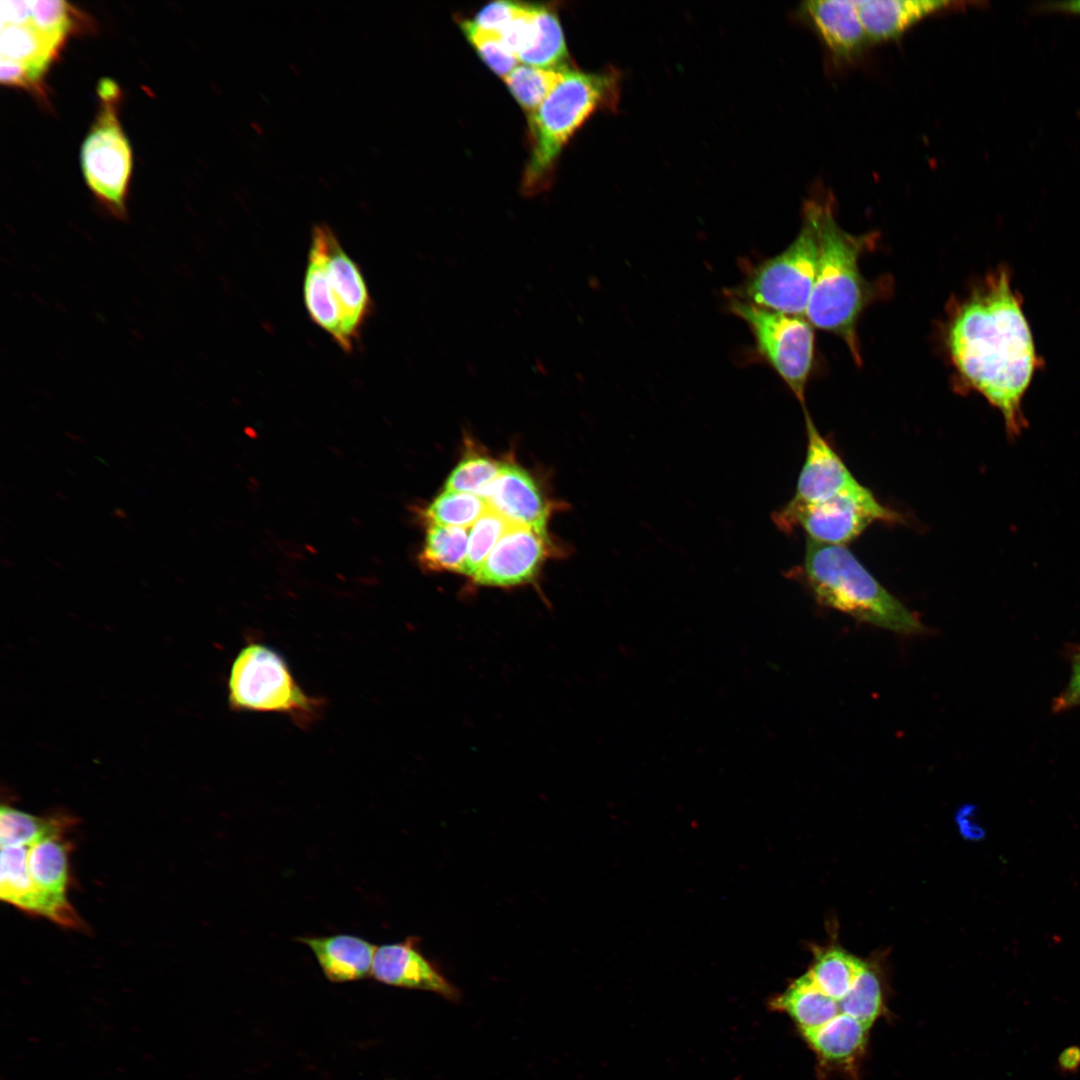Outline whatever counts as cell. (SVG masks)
I'll return each mask as SVG.
<instances>
[{
  "label": "cell",
  "mask_w": 1080,
  "mask_h": 1080,
  "mask_svg": "<svg viewBox=\"0 0 1080 1080\" xmlns=\"http://www.w3.org/2000/svg\"><path fill=\"white\" fill-rule=\"evenodd\" d=\"M371 975L387 985L431 991L449 1000L460 996L459 990L421 953L415 936L377 947Z\"/></svg>",
  "instance_id": "cell-13"
},
{
  "label": "cell",
  "mask_w": 1080,
  "mask_h": 1080,
  "mask_svg": "<svg viewBox=\"0 0 1080 1080\" xmlns=\"http://www.w3.org/2000/svg\"><path fill=\"white\" fill-rule=\"evenodd\" d=\"M898 519L897 513L882 505L859 482L816 504L787 503L774 516L777 527L784 531L800 526L810 540L841 546L854 540L876 521L895 522Z\"/></svg>",
  "instance_id": "cell-10"
},
{
  "label": "cell",
  "mask_w": 1080,
  "mask_h": 1080,
  "mask_svg": "<svg viewBox=\"0 0 1080 1080\" xmlns=\"http://www.w3.org/2000/svg\"><path fill=\"white\" fill-rule=\"evenodd\" d=\"M78 14L67 2L59 0L28 1V19L51 38L63 44L73 30Z\"/></svg>",
  "instance_id": "cell-33"
},
{
  "label": "cell",
  "mask_w": 1080,
  "mask_h": 1080,
  "mask_svg": "<svg viewBox=\"0 0 1080 1080\" xmlns=\"http://www.w3.org/2000/svg\"><path fill=\"white\" fill-rule=\"evenodd\" d=\"M871 1027L839 1013L826 1024L801 1031L817 1056L832 1064H850L865 1048Z\"/></svg>",
  "instance_id": "cell-20"
},
{
  "label": "cell",
  "mask_w": 1080,
  "mask_h": 1080,
  "mask_svg": "<svg viewBox=\"0 0 1080 1080\" xmlns=\"http://www.w3.org/2000/svg\"><path fill=\"white\" fill-rule=\"evenodd\" d=\"M1071 676L1066 688L1054 699L1052 709L1061 712L1080 706V645L1069 649Z\"/></svg>",
  "instance_id": "cell-35"
},
{
  "label": "cell",
  "mask_w": 1080,
  "mask_h": 1080,
  "mask_svg": "<svg viewBox=\"0 0 1080 1080\" xmlns=\"http://www.w3.org/2000/svg\"><path fill=\"white\" fill-rule=\"evenodd\" d=\"M947 347L961 385L1001 413L1008 436L1027 427L1023 399L1041 366L1022 299L999 266L955 309Z\"/></svg>",
  "instance_id": "cell-1"
},
{
  "label": "cell",
  "mask_w": 1080,
  "mask_h": 1080,
  "mask_svg": "<svg viewBox=\"0 0 1080 1080\" xmlns=\"http://www.w3.org/2000/svg\"><path fill=\"white\" fill-rule=\"evenodd\" d=\"M773 1006L790 1016L801 1031L820 1027L841 1013L839 1002L825 994L808 972L779 994Z\"/></svg>",
  "instance_id": "cell-21"
},
{
  "label": "cell",
  "mask_w": 1080,
  "mask_h": 1080,
  "mask_svg": "<svg viewBox=\"0 0 1080 1080\" xmlns=\"http://www.w3.org/2000/svg\"><path fill=\"white\" fill-rule=\"evenodd\" d=\"M524 65L540 68L569 67V55L558 17L543 6L538 18V34L532 47L517 57Z\"/></svg>",
  "instance_id": "cell-28"
},
{
  "label": "cell",
  "mask_w": 1080,
  "mask_h": 1080,
  "mask_svg": "<svg viewBox=\"0 0 1080 1080\" xmlns=\"http://www.w3.org/2000/svg\"><path fill=\"white\" fill-rule=\"evenodd\" d=\"M502 463L479 453L470 451L465 454L449 475L445 490L464 492L482 496L487 487L498 476Z\"/></svg>",
  "instance_id": "cell-30"
},
{
  "label": "cell",
  "mask_w": 1080,
  "mask_h": 1080,
  "mask_svg": "<svg viewBox=\"0 0 1080 1080\" xmlns=\"http://www.w3.org/2000/svg\"><path fill=\"white\" fill-rule=\"evenodd\" d=\"M620 81V73L612 69L566 70L563 80L528 116L530 155L522 178L525 195H535L549 185L563 147L595 112L616 109Z\"/></svg>",
  "instance_id": "cell-3"
},
{
  "label": "cell",
  "mask_w": 1080,
  "mask_h": 1080,
  "mask_svg": "<svg viewBox=\"0 0 1080 1080\" xmlns=\"http://www.w3.org/2000/svg\"><path fill=\"white\" fill-rule=\"evenodd\" d=\"M297 941L313 952L326 978L347 982L371 975L377 946L350 934L324 937H300Z\"/></svg>",
  "instance_id": "cell-18"
},
{
  "label": "cell",
  "mask_w": 1080,
  "mask_h": 1080,
  "mask_svg": "<svg viewBox=\"0 0 1080 1080\" xmlns=\"http://www.w3.org/2000/svg\"><path fill=\"white\" fill-rule=\"evenodd\" d=\"M228 703L234 711L286 715L303 729L320 719L326 704L323 698L306 694L284 657L260 642L247 644L235 657L228 678Z\"/></svg>",
  "instance_id": "cell-6"
},
{
  "label": "cell",
  "mask_w": 1080,
  "mask_h": 1080,
  "mask_svg": "<svg viewBox=\"0 0 1080 1080\" xmlns=\"http://www.w3.org/2000/svg\"><path fill=\"white\" fill-rule=\"evenodd\" d=\"M553 545L546 531L512 524L472 577L481 586L513 587L535 579Z\"/></svg>",
  "instance_id": "cell-11"
},
{
  "label": "cell",
  "mask_w": 1080,
  "mask_h": 1080,
  "mask_svg": "<svg viewBox=\"0 0 1080 1080\" xmlns=\"http://www.w3.org/2000/svg\"><path fill=\"white\" fill-rule=\"evenodd\" d=\"M841 1013L847 1014L869 1027L880 1016L883 1007V987L878 968L866 962L849 992L839 1001Z\"/></svg>",
  "instance_id": "cell-29"
},
{
  "label": "cell",
  "mask_w": 1080,
  "mask_h": 1080,
  "mask_svg": "<svg viewBox=\"0 0 1080 1080\" xmlns=\"http://www.w3.org/2000/svg\"><path fill=\"white\" fill-rule=\"evenodd\" d=\"M481 498L511 523L546 531L550 506L534 478L520 466L502 463Z\"/></svg>",
  "instance_id": "cell-15"
},
{
  "label": "cell",
  "mask_w": 1080,
  "mask_h": 1080,
  "mask_svg": "<svg viewBox=\"0 0 1080 1080\" xmlns=\"http://www.w3.org/2000/svg\"><path fill=\"white\" fill-rule=\"evenodd\" d=\"M817 201L819 259L806 319L813 327L841 337L860 363L857 323L870 293L858 260L873 235L846 232L836 221L831 200Z\"/></svg>",
  "instance_id": "cell-2"
},
{
  "label": "cell",
  "mask_w": 1080,
  "mask_h": 1080,
  "mask_svg": "<svg viewBox=\"0 0 1080 1080\" xmlns=\"http://www.w3.org/2000/svg\"><path fill=\"white\" fill-rule=\"evenodd\" d=\"M800 11L839 62H852L870 46L856 1L811 0Z\"/></svg>",
  "instance_id": "cell-16"
},
{
  "label": "cell",
  "mask_w": 1080,
  "mask_h": 1080,
  "mask_svg": "<svg viewBox=\"0 0 1080 1080\" xmlns=\"http://www.w3.org/2000/svg\"><path fill=\"white\" fill-rule=\"evenodd\" d=\"M529 5L530 4L512 1L492 2L483 7L477 13L473 21L484 28L500 32L513 20L522 15L528 9Z\"/></svg>",
  "instance_id": "cell-34"
},
{
  "label": "cell",
  "mask_w": 1080,
  "mask_h": 1080,
  "mask_svg": "<svg viewBox=\"0 0 1080 1080\" xmlns=\"http://www.w3.org/2000/svg\"><path fill=\"white\" fill-rule=\"evenodd\" d=\"M303 293L311 320L352 352L373 304L359 265L327 224L313 226Z\"/></svg>",
  "instance_id": "cell-5"
},
{
  "label": "cell",
  "mask_w": 1080,
  "mask_h": 1080,
  "mask_svg": "<svg viewBox=\"0 0 1080 1080\" xmlns=\"http://www.w3.org/2000/svg\"><path fill=\"white\" fill-rule=\"evenodd\" d=\"M1057 1071L1064 1075H1073L1080 1070V1046L1070 1045L1062 1049L1056 1059Z\"/></svg>",
  "instance_id": "cell-37"
},
{
  "label": "cell",
  "mask_w": 1080,
  "mask_h": 1080,
  "mask_svg": "<svg viewBox=\"0 0 1080 1080\" xmlns=\"http://www.w3.org/2000/svg\"><path fill=\"white\" fill-rule=\"evenodd\" d=\"M514 524L490 507L472 526L463 574H476L503 534Z\"/></svg>",
  "instance_id": "cell-31"
},
{
  "label": "cell",
  "mask_w": 1080,
  "mask_h": 1080,
  "mask_svg": "<svg viewBox=\"0 0 1080 1080\" xmlns=\"http://www.w3.org/2000/svg\"><path fill=\"white\" fill-rule=\"evenodd\" d=\"M813 955L807 972L825 994L838 1002L849 992L866 965V961L834 944L814 947Z\"/></svg>",
  "instance_id": "cell-22"
},
{
  "label": "cell",
  "mask_w": 1080,
  "mask_h": 1080,
  "mask_svg": "<svg viewBox=\"0 0 1080 1080\" xmlns=\"http://www.w3.org/2000/svg\"><path fill=\"white\" fill-rule=\"evenodd\" d=\"M29 846L1 847L0 897L27 913L42 916V900L28 868Z\"/></svg>",
  "instance_id": "cell-23"
},
{
  "label": "cell",
  "mask_w": 1080,
  "mask_h": 1080,
  "mask_svg": "<svg viewBox=\"0 0 1080 1080\" xmlns=\"http://www.w3.org/2000/svg\"><path fill=\"white\" fill-rule=\"evenodd\" d=\"M70 816L38 817L2 806L0 811L1 847L31 845L43 838L64 834L72 825Z\"/></svg>",
  "instance_id": "cell-25"
},
{
  "label": "cell",
  "mask_w": 1080,
  "mask_h": 1080,
  "mask_svg": "<svg viewBox=\"0 0 1080 1080\" xmlns=\"http://www.w3.org/2000/svg\"><path fill=\"white\" fill-rule=\"evenodd\" d=\"M802 216L797 237L750 271L737 298L777 312L805 314L819 259L817 198L806 201Z\"/></svg>",
  "instance_id": "cell-7"
},
{
  "label": "cell",
  "mask_w": 1080,
  "mask_h": 1080,
  "mask_svg": "<svg viewBox=\"0 0 1080 1080\" xmlns=\"http://www.w3.org/2000/svg\"><path fill=\"white\" fill-rule=\"evenodd\" d=\"M69 845L64 834L43 838L29 846L28 868L42 900V916L67 928L83 923L67 899Z\"/></svg>",
  "instance_id": "cell-12"
},
{
  "label": "cell",
  "mask_w": 1080,
  "mask_h": 1080,
  "mask_svg": "<svg viewBox=\"0 0 1080 1080\" xmlns=\"http://www.w3.org/2000/svg\"><path fill=\"white\" fill-rule=\"evenodd\" d=\"M487 502L474 494L444 490L420 514L429 525L468 528L487 511Z\"/></svg>",
  "instance_id": "cell-27"
},
{
  "label": "cell",
  "mask_w": 1080,
  "mask_h": 1080,
  "mask_svg": "<svg viewBox=\"0 0 1080 1080\" xmlns=\"http://www.w3.org/2000/svg\"><path fill=\"white\" fill-rule=\"evenodd\" d=\"M1039 12H1056L1080 15V0L1077 1H1050L1039 3L1036 7Z\"/></svg>",
  "instance_id": "cell-38"
},
{
  "label": "cell",
  "mask_w": 1080,
  "mask_h": 1080,
  "mask_svg": "<svg viewBox=\"0 0 1080 1080\" xmlns=\"http://www.w3.org/2000/svg\"><path fill=\"white\" fill-rule=\"evenodd\" d=\"M803 575L822 606L895 633L916 635L926 631L917 615L884 588L845 546L808 539Z\"/></svg>",
  "instance_id": "cell-4"
},
{
  "label": "cell",
  "mask_w": 1080,
  "mask_h": 1080,
  "mask_svg": "<svg viewBox=\"0 0 1080 1080\" xmlns=\"http://www.w3.org/2000/svg\"><path fill=\"white\" fill-rule=\"evenodd\" d=\"M63 44L37 28L26 17L17 23L1 24V59L23 66L37 87Z\"/></svg>",
  "instance_id": "cell-19"
},
{
  "label": "cell",
  "mask_w": 1080,
  "mask_h": 1080,
  "mask_svg": "<svg viewBox=\"0 0 1080 1080\" xmlns=\"http://www.w3.org/2000/svg\"><path fill=\"white\" fill-rule=\"evenodd\" d=\"M974 811L975 808L970 806L959 810L957 814V825L963 837L968 840L977 841L984 838L985 830L982 825L977 823L974 819Z\"/></svg>",
  "instance_id": "cell-36"
},
{
  "label": "cell",
  "mask_w": 1080,
  "mask_h": 1080,
  "mask_svg": "<svg viewBox=\"0 0 1080 1080\" xmlns=\"http://www.w3.org/2000/svg\"><path fill=\"white\" fill-rule=\"evenodd\" d=\"M466 38L496 74L505 77L517 66V59L506 46L500 32L484 28L473 20L461 22Z\"/></svg>",
  "instance_id": "cell-32"
},
{
  "label": "cell",
  "mask_w": 1080,
  "mask_h": 1080,
  "mask_svg": "<svg viewBox=\"0 0 1080 1080\" xmlns=\"http://www.w3.org/2000/svg\"><path fill=\"white\" fill-rule=\"evenodd\" d=\"M568 68L570 66L540 68L517 65L503 79L514 98L530 116L563 80Z\"/></svg>",
  "instance_id": "cell-26"
},
{
  "label": "cell",
  "mask_w": 1080,
  "mask_h": 1080,
  "mask_svg": "<svg viewBox=\"0 0 1080 1080\" xmlns=\"http://www.w3.org/2000/svg\"><path fill=\"white\" fill-rule=\"evenodd\" d=\"M97 92L101 107L81 148V166L88 187L114 217H126L132 153L117 117L118 85L102 79Z\"/></svg>",
  "instance_id": "cell-8"
},
{
  "label": "cell",
  "mask_w": 1080,
  "mask_h": 1080,
  "mask_svg": "<svg viewBox=\"0 0 1080 1080\" xmlns=\"http://www.w3.org/2000/svg\"><path fill=\"white\" fill-rule=\"evenodd\" d=\"M729 308L746 323L758 353L804 407L814 360L813 326L801 316L766 309L735 296Z\"/></svg>",
  "instance_id": "cell-9"
},
{
  "label": "cell",
  "mask_w": 1080,
  "mask_h": 1080,
  "mask_svg": "<svg viewBox=\"0 0 1080 1080\" xmlns=\"http://www.w3.org/2000/svg\"><path fill=\"white\" fill-rule=\"evenodd\" d=\"M856 4L871 46L896 40L930 15L967 3L947 0H861Z\"/></svg>",
  "instance_id": "cell-17"
},
{
  "label": "cell",
  "mask_w": 1080,
  "mask_h": 1080,
  "mask_svg": "<svg viewBox=\"0 0 1080 1080\" xmlns=\"http://www.w3.org/2000/svg\"><path fill=\"white\" fill-rule=\"evenodd\" d=\"M804 408L807 432L806 457L796 483L792 505L825 501L858 481L828 444Z\"/></svg>",
  "instance_id": "cell-14"
},
{
  "label": "cell",
  "mask_w": 1080,
  "mask_h": 1080,
  "mask_svg": "<svg viewBox=\"0 0 1080 1080\" xmlns=\"http://www.w3.org/2000/svg\"><path fill=\"white\" fill-rule=\"evenodd\" d=\"M468 540L467 528L429 525L419 554V562L431 571L463 574Z\"/></svg>",
  "instance_id": "cell-24"
}]
</instances>
